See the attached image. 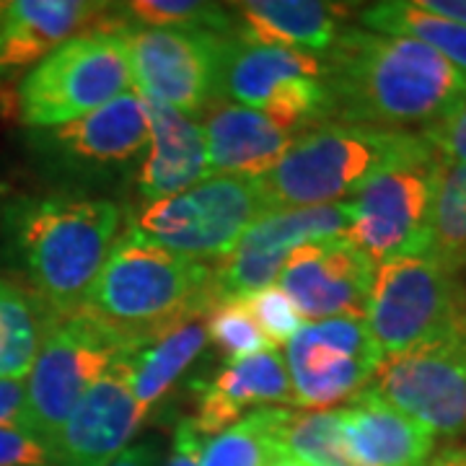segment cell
Here are the masks:
<instances>
[{
  "label": "cell",
  "instance_id": "9a60e30c",
  "mask_svg": "<svg viewBox=\"0 0 466 466\" xmlns=\"http://www.w3.org/2000/svg\"><path fill=\"white\" fill-rule=\"evenodd\" d=\"M148 115L137 91H127L91 115L32 130V150L50 167L94 174L133 164L148 148Z\"/></svg>",
  "mask_w": 466,
  "mask_h": 466
},
{
  "label": "cell",
  "instance_id": "e0dca14e",
  "mask_svg": "<svg viewBox=\"0 0 466 466\" xmlns=\"http://www.w3.org/2000/svg\"><path fill=\"white\" fill-rule=\"evenodd\" d=\"M146 420L130 386L127 363L106 370L66 420L55 443L60 466H109Z\"/></svg>",
  "mask_w": 466,
  "mask_h": 466
},
{
  "label": "cell",
  "instance_id": "836d02e7",
  "mask_svg": "<svg viewBox=\"0 0 466 466\" xmlns=\"http://www.w3.org/2000/svg\"><path fill=\"white\" fill-rule=\"evenodd\" d=\"M0 466H60L50 443L24 425H0Z\"/></svg>",
  "mask_w": 466,
  "mask_h": 466
},
{
  "label": "cell",
  "instance_id": "277c9868",
  "mask_svg": "<svg viewBox=\"0 0 466 466\" xmlns=\"http://www.w3.org/2000/svg\"><path fill=\"white\" fill-rule=\"evenodd\" d=\"M420 130L327 122L303 133L259 184L272 210L332 205L352 198L386 168L433 158Z\"/></svg>",
  "mask_w": 466,
  "mask_h": 466
},
{
  "label": "cell",
  "instance_id": "1f68e13d",
  "mask_svg": "<svg viewBox=\"0 0 466 466\" xmlns=\"http://www.w3.org/2000/svg\"><path fill=\"white\" fill-rule=\"evenodd\" d=\"M247 303H249L259 329L265 332L269 345L275 350L280 345H288L299 334L300 327L306 324L299 314V309L293 306V300L285 296V290L278 283L247 296Z\"/></svg>",
  "mask_w": 466,
  "mask_h": 466
},
{
  "label": "cell",
  "instance_id": "f35d334b",
  "mask_svg": "<svg viewBox=\"0 0 466 466\" xmlns=\"http://www.w3.org/2000/svg\"><path fill=\"white\" fill-rule=\"evenodd\" d=\"M428 466H466V431L461 435H456L449 446L435 451Z\"/></svg>",
  "mask_w": 466,
  "mask_h": 466
},
{
  "label": "cell",
  "instance_id": "ac0fdd59",
  "mask_svg": "<svg viewBox=\"0 0 466 466\" xmlns=\"http://www.w3.org/2000/svg\"><path fill=\"white\" fill-rule=\"evenodd\" d=\"M109 5L88 0H0V81L29 73L78 34L101 32Z\"/></svg>",
  "mask_w": 466,
  "mask_h": 466
},
{
  "label": "cell",
  "instance_id": "f546056e",
  "mask_svg": "<svg viewBox=\"0 0 466 466\" xmlns=\"http://www.w3.org/2000/svg\"><path fill=\"white\" fill-rule=\"evenodd\" d=\"M125 26L140 29H205L233 36V16L228 5L202 0H130L116 3ZM236 39V36H233Z\"/></svg>",
  "mask_w": 466,
  "mask_h": 466
},
{
  "label": "cell",
  "instance_id": "484cf974",
  "mask_svg": "<svg viewBox=\"0 0 466 466\" xmlns=\"http://www.w3.org/2000/svg\"><path fill=\"white\" fill-rule=\"evenodd\" d=\"M363 29L391 36H407L446 57L466 78V26L422 11L415 0H383L366 5L360 14Z\"/></svg>",
  "mask_w": 466,
  "mask_h": 466
},
{
  "label": "cell",
  "instance_id": "d590c367",
  "mask_svg": "<svg viewBox=\"0 0 466 466\" xmlns=\"http://www.w3.org/2000/svg\"><path fill=\"white\" fill-rule=\"evenodd\" d=\"M26 379H0V425H24Z\"/></svg>",
  "mask_w": 466,
  "mask_h": 466
},
{
  "label": "cell",
  "instance_id": "74e56055",
  "mask_svg": "<svg viewBox=\"0 0 466 466\" xmlns=\"http://www.w3.org/2000/svg\"><path fill=\"white\" fill-rule=\"evenodd\" d=\"M415 3L422 11L433 14V16L466 26V0H415Z\"/></svg>",
  "mask_w": 466,
  "mask_h": 466
},
{
  "label": "cell",
  "instance_id": "e575fe53",
  "mask_svg": "<svg viewBox=\"0 0 466 466\" xmlns=\"http://www.w3.org/2000/svg\"><path fill=\"white\" fill-rule=\"evenodd\" d=\"M202 451H205V435L198 431L195 420H182L177 425L171 453L164 466H200Z\"/></svg>",
  "mask_w": 466,
  "mask_h": 466
},
{
  "label": "cell",
  "instance_id": "3957f363",
  "mask_svg": "<svg viewBox=\"0 0 466 466\" xmlns=\"http://www.w3.org/2000/svg\"><path fill=\"white\" fill-rule=\"evenodd\" d=\"M218 300L213 267L161 249L125 226L81 311L146 345L184 319L210 314Z\"/></svg>",
  "mask_w": 466,
  "mask_h": 466
},
{
  "label": "cell",
  "instance_id": "d4e9b609",
  "mask_svg": "<svg viewBox=\"0 0 466 466\" xmlns=\"http://www.w3.org/2000/svg\"><path fill=\"white\" fill-rule=\"evenodd\" d=\"M55 317L21 283L0 280V379H26Z\"/></svg>",
  "mask_w": 466,
  "mask_h": 466
},
{
  "label": "cell",
  "instance_id": "60d3db41",
  "mask_svg": "<svg viewBox=\"0 0 466 466\" xmlns=\"http://www.w3.org/2000/svg\"><path fill=\"white\" fill-rule=\"evenodd\" d=\"M461 350H464V358H466V327H464V332H461Z\"/></svg>",
  "mask_w": 466,
  "mask_h": 466
},
{
  "label": "cell",
  "instance_id": "5bb4252c",
  "mask_svg": "<svg viewBox=\"0 0 466 466\" xmlns=\"http://www.w3.org/2000/svg\"><path fill=\"white\" fill-rule=\"evenodd\" d=\"M352 202L269 210L238 238L233 251L213 267L218 299L251 296L278 283L290 254L311 241L348 238Z\"/></svg>",
  "mask_w": 466,
  "mask_h": 466
},
{
  "label": "cell",
  "instance_id": "8992f818",
  "mask_svg": "<svg viewBox=\"0 0 466 466\" xmlns=\"http://www.w3.org/2000/svg\"><path fill=\"white\" fill-rule=\"evenodd\" d=\"M133 91V66L122 34L86 32L34 66L18 86V119L47 130L91 115Z\"/></svg>",
  "mask_w": 466,
  "mask_h": 466
},
{
  "label": "cell",
  "instance_id": "cb8c5ba5",
  "mask_svg": "<svg viewBox=\"0 0 466 466\" xmlns=\"http://www.w3.org/2000/svg\"><path fill=\"white\" fill-rule=\"evenodd\" d=\"M208 345V321L205 317L184 319L171 329L158 334L133 352L127 360L133 397L143 420L167 397V391L177 383L187 368L195 363L202 348Z\"/></svg>",
  "mask_w": 466,
  "mask_h": 466
},
{
  "label": "cell",
  "instance_id": "52a82bcc",
  "mask_svg": "<svg viewBox=\"0 0 466 466\" xmlns=\"http://www.w3.org/2000/svg\"><path fill=\"white\" fill-rule=\"evenodd\" d=\"M366 324L383 358L459 337L466 300L456 272L428 254L376 265Z\"/></svg>",
  "mask_w": 466,
  "mask_h": 466
},
{
  "label": "cell",
  "instance_id": "ba28073f",
  "mask_svg": "<svg viewBox=\"0 0 466 466\" xmlns=\"http://www.w3.org/2000/svg\"><path fill=\"white\" fill-rule=\"evenodd\" d=\"M143 345L119 337L84 311L60 317L26 376L24 428L55 449L73 407L106 370L127 363Z\"/></svg>",
  "mask_w": 466,
  "mask_h": 466
},
{
  "label": "cell",
  "instance_id": "7c38bea8",
  "mask_svg": "<svg viewBox=\"0 0 466 466\" xmlns=\"http://www.w3.org/2000/svg\"><path fill=\"white\" fill-rule=\"evenodd\" d=\"M383 360L366 319L306 321L285 345V366L300 410H324L363 391Z\"/></svg>",
  "mask_w": 466,
  "mask_h": 466
},
{
  "label": "cell",
  "instance_id": "5b68a950",
  "mask_svg": "<svg viewBox=\"0 0 466 466\" xmlns=\"http://www.w3.org/2000/svg\"><path fill=\"white\" fill-rule=\"evenodd\" d=\"M269 210L259 179L218 174L177 198L143 202L125 226L161 249L218 265Z\"/></svg>",
  "mask_w": 466,
  "mask_h": 466
},
{
  "label": "cell",
  "instance_id": "603a6c76",
  "mask_svg": "<svg viewBox=\"0 0 466 466\" xmlns=\"http://www.w3.org/2000/svg\"><path fill=\"white\" fill-rule=\"evenodd\" d=\"M241 45L324 55L339 34L345 5L321 0H244L228 5Z\"/></svg>",
  "mask_w": 466,
  "mask_h": 466
},
{
  "label": "cell",
  "instance_id": "7402d4cb",
  "mask_svg": "<svg viewBox=\"0 0 466 466\" xmlns=\"http://www.w3.org/2000/svg\"><path fill=\"white\" fill-rule=\"evenodd\" d=\"M202 127L208 135L210 177L228 174L259 179L283 161L300 137L262 112L238 104L210 106Z\"/></svg>",
  "mask_w": 466,
  "mask_h": 466
},
{
  "label": "cell",
  "instance_id": "8d00e7d4",
  "mask_svg": "<svg viewBox=\"0 0 466 466\" xmlns=\"http://www.w3.org/2000/svg\"><path fill=\"white\" fill-rule=\"evenodd\" d=\"M161 464V443L158 441H143L127 446L109 466H158Z\"/></svg>",
  "mask_w": 466,
  "mask_h": 466
},
{
  "label": "cell",
  "instance_id": "4fadbf2b",
  "mask_svg": "<svg viewBox=\"0 0 466 466\" xmlns=\"http://www.w3.org/2000/svg\"><path fill=\"white\" fill-rule=\"evenodd\" d=\"M368 389L433 435H461L466 431L461 334L400 355H386Z\"/></svg>",
  "mask_w": 466,
  "mask_h": 466
},
{
  "label": "cell",
  "instance_id": "4dcf8cb0",
  "mask_svg": "<svg viewBox=\"0 0 466 466\" xmlns=\"http://www.w3.org/2000/svg\"><path fill=\"white\" fill-rule=\"evenodd\" d=\"M205 321H208V339H213L231 360L249 358V355L265 352V350H275L251 314L247 296L220 299L210 309Z\"/></svg>",
  "mask_w": 466,
  "mask_h": 466
},
{
  "label": "cell",
  "instance_id": "f1b7e54d",
  "mask_svg": "<svg viewBox=\"0 0 466 466\" xmlns=\"http://www.w3.org/2000/svg\"><path fill=\"white\" fill-rule=\"evenodd\" d=\"M280 446L306 466H360L348 451L339 410L293 412L285 420Z\"/></svg>",
  "mask_w": 466,
  "mask_h": 466
},
{
  "label": "cell",
  "instance_id": "6da1fadb",
  "mask_svg": "<svg viewBox=\"0 0 466 466\" xmlns=\"http://www.w3.org/2000/svg\"><path fill=\"white\" fill-rule=\"evenodd\" d=\"M332 122L425 130L466 91L446 57L407 36L339 29L324 52Z\"/></svg>",
  "mask_w": 466,
  "mask_h": 466
},
{
  "label": "cell",
  "instance_id": "ab89813d",
  "mask_svg": "<svg viewBox=\"0 0 466 466\" xmlns=\"http://www.w3.org/2000/svg\"><path fill=\"white\" fill-rule=\"evenodd\" d=\"M269 466H306V464H300V461H296L293 456H288V453H285V456H280L278 461H272Z\"/></svg>",
  "mask_w": 466,
  "mask_h": 466
},
{
  "label": "cell",
  "instance_id": "7a4b0ae2",
  "mask_svg": "<svg viewBox=\"0 0 466 466\" xmlns=\"http://www.w3.org/2000/svg\"><path fill=\"white\" fill-rule=\"evenodd\" d=\"M122 226L125 210L112 200L42 195L5 205L0 238L21 285L55 317H70L84 309Z\"/></svg>",
  "mask_w": 466,
  "mask_h": 466
},
{
  "label": "cell",
  "instance_id": "ffe728a7",
  "mask_svg": "<svg viewBox=\"0 0 466 466\" xmlns=\"http://www.w3.org/2000/svg\"><path fill=\"white\" fill-rule=\"evenodd\" d=\"M293 404V386L280 350H265L249 358L228 360L216 379L200 386L195 425L202 435H218L236 425L249 407Z\"/></svg>",
  "mask_w": 466,
  "mask_h": 466
},
{
  "label": "cell",
  "instance_id": "30bf717a",
  "mask_svg": "<svg viewBox=\"0 0 466 466\" xmlns=\"http://www.w3.org/2000/svg\"><path fill=\"white\" fill-rule=\"evenodd\" d=\"M119 34L127 42L140 96L161 101L192 119L213 106L233 36L205 29L140 26H125Z\"/></svg>",
  "mask_w": 466,
  "mask_h": 466
},
{
  "label": "cell",
  "instance_id": "83f0119b",
  "mask_svg": "<svg viewBox=\"0 0 466 466\" xmlns=\"http://www.w3.org/2000/svg\"><path fill=\"white\" fill-rule=\"evenodd\" d=\"M425 254L451 272L466 265V164L441 167Z\"/></svg>",
  "mask_w": 466,
  "mask_h": 466
},
{
  "label": "cell",
  "instance_id": "d6986e66",
  "mask_svg": "<svg viewBox=\"0 0 466 466\" xmlns=\"http://www.w3.org/2000/svg\"><path fill=\"white\" fill-rule=\"evenodd\" d=\"M140 94V91H137ZM148 148L137 168V195L143 202L177 198L210 179L208 135L202 122L171 109L161 101L146 99Z\"/></svg>",
  "mask_w": 466,
  "mask_h": 466
},
{
  "label": "cell",
  "instance_id": "b9f144b4",
  "mask_svg": "<svg viewBox=\"0 0 466 466\" xmlns=\"http://www.w3.org/2000/svg\"><path fill=\"white\" fill-rule=\"evenodd\" d=\"M3 192H5V184L0 182V198H3Z\"/></svg>",
  "mask_w": 466,
  "mask_h": 466
},
{
  "label": "cell",
  "instance_id": "8fae6325",
  "mask_svg": "<svg viewBox=\"0 0 466 466\" xmlns=\"http://www.w3.org/2000/svg\"><path fill=\"white\" fill-rule=\"evenodd\" d=\"M441 167L443 161L438 156L391 167L352 195L348 238L373 265L428 251Z\"/></svg>",
  "mask_w": 466,
  "mask_h": 466
},
{
  "label": "cell",
  "instance_id": "d6a6232c",
  "mask_svg": "<svg viewBox=\"0 0 466 466\" xmlns=\"http://www.w3.org/2000/svg\"><path fill=\"white\" fill-rule=\"evenodd\" d=\"M420 133L425 135V140L431 143L435 156L446 167L466 164V91L446 115Z\"/></svg>",
  "mask_w": 466,
  "mask_h": 466
},
{
  "label": "cell",
  "instance_id": "4316f807",
  "mask_svg": "<svg viewBox=\"0 0 466 466\" xmlns=\"http://www.w3.org/2000/svg\"><path fill=\"white\" fill-rule=\"evenodd\" d=\"M290 410L262 407L244 415L228 431L213 435L202 451L200 466H269L285 456L280 446L285 420Z\"/></svg>",
  "mask_w": 466,
  "mask_h": 466
},
{
  "label": "cell",
  "instance_id": "44dd1931",
  "mask_svg": "<svg viewBox=\"0 0 466 466\" xmlns=\"http://www.w3.org/2000/svg\"><path fill=\"white\" fill-rule=\"evenodd\" d=\"M339 422L348 451L360 466H428L435 451V435L428 428L368 386L339 410Z\"/></svg>",
  "mask_w": 466,
  "mask_h": 466
},
{
  "label": "cell",
  "instance_id": "9c48e42d",
  "mask_svg": "<svg viewBox=\"0 0 466 466\" xmlns=\"http://www.w3.org/2000/svg\"><path fill=\"white\" fill-rule=\"evenodd\" d=\"M324 55L233 42L220 73L218 99L257 109L280 127L303 135L332 122Z\"/></svg>",
  "mask_w": 466,
  "mask_h": 466
},
{
  "label": "cell",
  "instance_id": "2e32d148",
  "mask_svg": "<svg viewBox=\"0 0 466 466\" xmlns=\"http://www.w3.org/2000/svg\"><path fill=\"white\" fill-rule=\"evenodd\" d=\"M376 265L350 238L311 241L290 254L278 285L309 321L366 319Z\"/></svg>",
  "mask_w": 466,
  "mask_h": 466
}]
</instances>
